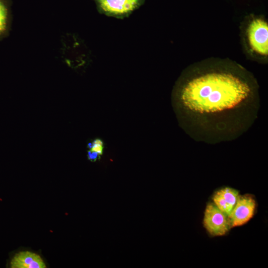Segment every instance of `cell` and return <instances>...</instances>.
Listing matches in <instances>:
<instances>
[{
    "label": "cell",
    "instance_id": "6da1fadb",
    "mask_svg": "<svg viewBox=\"0 0 268 268\" xmlns=\"http://www.w3.org/2000/svg\"><path fill=\"white\" fill-rule=\"evenodd\" d=\"M254 80L242 69L212 66L190 71L173 107L186 131L206 140L227 139L245 131L258 110Z\"/></svg>",
    "mask_w": 268,
    "mask_h": 268
},
{
    "label": "cell",
    "instance_id": "7a4b0ae2",
    "mask_svg": "<svg viewBox=\"0 0 268 268\" xmlns=\"http://www.w3.org/2000/svg\"><path fill=\"white\" fill-rule=\"evenodd\" d=\"M247 37L251 49L257 54L266 56L268 53V26L260 18L253 19L247 29Z\"/></svg>",
    "mask_w": 268,
    "mask_h": 268
},
{
    "label": "cell",
    "instance_id": "3957f363",
    "mask_svg": "<svg viewBox=\"0 0 268 268\" xmlns=\"http://www.w3.org/2000/svg\"><path fill=\"white\" fill-rule=\"evenodd\" d=\"M203 222L207 232L213 236L224 235L231 227L228 216L211 202L205 207Z\"/></svg>",
    "mask_w": 268,
    "mask_h": 268
},
{
    "label": "cell",
    "instance_id": "277c9868",
    "mask_svg": "<svg viewBox=\"0 0 268 268\" xmlns=\"http://www.w3.org/2000/svg\"><path fill=\"white\" fill-rule=\"evenodd\" d=\"M256 201L250 195L239 196L228 217L230 226H240L246 223L253 217Z\"/></svg>",
    "mask_w": 268,
    "mask_h": 268
},
{
    "label": "cell",
    "instance_id": "5b68a950",
    "mask_svg": "<svg viewBox=\"0 0 268 268\" xmlns=\"http://www.w3.org/2000/svg\"><path fill=\"white\" fill-rule=\"evenodd\" d=\"M239 196L237 190L229 187H224L214 193L212 200L214 204L228 216Z\"/></svg>",
    "mask_w": 268,
    "mask_h": 268
},
{
    "label": "cell",
    "instance_id": "8992f818",
    "mask_svg": "<svg viewBox=\"0 0 268 268\" xmlns=\"http://www.w3.org/2000/svg\"><path fill=\"white\" fill-rule=\"evenodd\" d=\"M12 268H46V266L41 257L29 251L16 254L10 262Z\"/></svg>",
    "mask_w": 268,
    "mask_h": 268
},
{
    "label": "cell",
    "instance_id": "52a82bcc",
    "mask_svg": "<svg viewBox=\"0 0 268 268\" xmlns=\"http://www.w3.org/2000/svg\"><path fill=\"white\" fill-rule=\"evenodd\" d=\"M139 0H99L101 7L105 11L123 14L133 10Z\"/></svg>",
    "mask_w": 268,
    "mask_h": 268
},
{
    "label": "cell",
    "instance_id": "ba28073f",
    "mask_svg": "<svg viewBox=\"0 0 268 268\" xmlns=\"http://www.w3.org/2000/svg\"><path fill=\"white\" fill-rule=\"evenodd\" d=\"M104 142L100 138H95L88 144L87 156L91 161H96L101 155L104 150Z\"/></svg>",
    "mask_w": 268,
    "mask_h": 268
},
{
    "label": "cell",
    "instance_id": "9c48e42d",
    "mask_svg": "<svg viewBox=\"0 0 268 268\" xmlns=\"http://www.w3.org/2000/svg\"><path fill=\"white\" fill-rule=\"evenodd\" d=\"M7 9L4 3L0 0V36L6 31L7 26Z\"/></svg>",
    "mask_w": 268,
    "mask_h": 268
}]
</instances>
